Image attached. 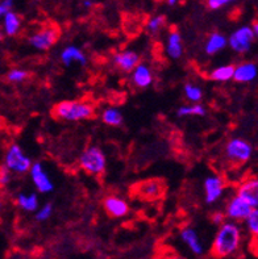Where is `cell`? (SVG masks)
Wrapping results in <instances>:
<instances>
[{"label":"cell","mask_w":258,"mask_h":259,"mask_svg":"<svg viewBox=\"0 0 258 259\" xmlns=\"http://www.w3.org/2000/svg\"><path fill=\"white\" fill-rule=\"evenodd\" d=\"M244 240L242 229L235 221H224L219 225L211 245V255L216 259H224L235 255L240 250Z\"/></svg>","instance_id":"obj_1"},{"label":"cell","mask_w":258,"mask_h":259,"mask_svg":"<svg viewBox=\"0 0 258 259\" xmlns=\"http://www.w3.org/2000/svg\"><path fill=\"white\" fill-rule=\"evenodd\" d=\"M52 115L62 121H83L95 116V105L87 100H65L57 103L52 109Z\"/></svg>","instance_id":"obj_2"},{"label":"cell","mask_w":258,"mask_h":259,"mask_svg":"<svg viewBox=\"0 0 258 259\" xmlns=\"http://www.w3.org/2000/svg\"><path fill=\"white\" fill-rule=\"evenodd\" d=\"M79 166L86 174L99 177L107 168V158L98 146H88L79 157Z\"/></svg>","instance_id":"obj_3"},{"label":"cell","mask_w":258,"mask_h":259,"mask_svg":"<svg viewBox=\"0 0 258 259\" xmlns=\"http://www.w3.org/2000/svg\"><path fill=\"white\" fill-rule=\"evenodd\" d=\"M224 154L227 159L235 166L248 163L253 157V145L245 138L235 137L231 138L226 145Z\"/></svg>","instance_id":"obj_4"},{"label":"cell","mask_w":258,"mask_h":259,"mask_svg":"<svg viewBox=\"0 0 258 259\" xmlns=\"http://www.w3.org/2000/svg\"><path fill=\"white\" fill-rule=\"evenodd\" d=\"M12 174L24 175L29 172L32 159L24 153L23 148L17 144H11L4 154V164Z\"/></svg>","instance_id":"obj_5"},{"label":"cell","mask_w":258,"mask_h":259,"mask_svg":"<svg viewBox=\"0 0 258 259\" xmlns=\"http://www.w3.org/2000/svg\"><path fill=\"white\" fill-rule=\"evenodd\" d=\"M255 38L257 36L253 32L252 26L244 25L232 32V34L227 38V45L237 54H246L252 49Z\"/></svg>","instance_id":"obj_6"},{"label":"cell","mask_w":258,"mask_h":259,"mask_svg":"<svg viewBox=\"0 0 258 259\" xmlns=\"http://www.w3.org/2000/svg\"><path fill=\"white\" fill-rule=\"evenodd\" d=\"M166 191V184L164 181L158 178H152V179H145L140 182L136 186H133V195L136 197H140L142 200H158L165 195Z\"/></svg>","instance_id":"obj_7"},{"label":"cell","mask_w":258,"mask_h":259,"mask_svg":"<svg viewBox=\"0 0 258 259\" xmlns=\"http://www.w3.org/2000/svg\"><path fill=\"white\" fill-rule=\"evenodd\" d=\"M59 34L61 33L56 25H46L30 34L28 41L29 45L39 52H46L58 42Z\"/></svg>","instance_id":"obj_8"},{"label":"cell","mask_w":258,"mask_h":259,"mask_svg":"<svg viewBox=\"0 0 258 259\" xmlns=\"http://www.w3.org/2000/svg\"><path fill=\"white\" fill-rule=\"evenodd\" d=\"M253 209H254V208H253L248 201H245L242 197L236 195V196L231 197L228 200V203H227L224 214H226V217L229 221L242 223Z\"/></svg>","instance_id":"obj_9"},{"label":"cell","mask_w":258,"mask_h":259,"mask_svg":"<svg viewBox=\"0 0 258 259\" xmlns=\"http://www.w3.org/2000/svg\"><path fill=\"white\" fill-rule=\"evenodd\" d=\"M204 188V200L207 204H213L222 199L226 191V181L220 175H209L204 179L203 183Z\"/></svg>","instance_id":"obj_10"},{"label":"cell","mask_w":258,"mask_h":259,"mask_svg":"<svg viewBox=\"0 0 258 259\" xmlns=\"http://www.w3.org/2000/svg\"><path fill=\"white\" fill-rule=\"evenodd\" d=\"M29 174L33 184H34V187L37 188L39 192H41V194H50L54 190V183H53L52 178L49 177L43 163H40V162L32 163L29 168Z\"/></svg>","instance_id":"obj_11"},{"label":"cell","mask_w":258,"mask_h":259,"mask_svg":"<svg viewBox=\"0 0 258 259\" xmlns=\"http://www.w3.org/2000/svg\"><path fill=\"white\" fill-rule=\"evenodd\" d=\"M103 208L108 216L114 219H123V217L129 214V204L127 203L125 199L118 196V195H108L103 200Z\"/></svg>","instance_id":"obj_12"},{"label":"cell","mask_w":258,"mask_h":259,"mask_svg":"<svg viewBox=\"0 0 258 259\" xmlns=\"http://www.w3.org/2000/svg\"><path fill=\"white\" fill-rule=\"evenodd\" d=\"M112 61H114V66L119 71L129 74L141 62V57L137 52L127 49L116 53Z\"/></svg>","instance_id":"obj_13"},{"label":"cell","mask_w":258,"mask_h":259,"mask_svg":"<svg viewBox=\"0 0 258 259\" xmlns=\"http://www.w3.org/2000/svg\"><path fill=\"white\" fill-rule=\"evenodd\" d=\"M131 80L137 89H148L151 87L154 80L153 71H152L151 66L146 63L140 62L131 72Z\"/></svg>","instance_id":"obj_14"},{"label":"cell","mask_w":258,"mask_h":259,"mask_svg":"<svg viewBox=\"0 0 258 259\" xmlns=\"http://www.w3.org/2000/svg\"><path fill=\"white\" fill-rule=\"evenodd\" d=\"M257 63L252 62V61H246V62H241L235 66L232 79L237 83H252L257 79Z\"/></svg>","instance_id":"obj_15"},{"label":"cell","mask_w":258,"mask_h":259,"mask_svg":"<svg viewBox=\"0 0 258 259\" xmlns=\"http://www.w3.org/2000/svg\"><path fill=\"white\" fill-rule=\"evenodd\" d=\"M237 196L242 197L244 200L248 201L253 208H257L258 205V179L257 178H249L245 179L237 187Z\"/></svg>","instance_id":"obj_16"},{"label":"cell","mask_w":258,"mask_h":259,"mask_svg":"<svg viewBox=\"0 0 258 259\" xmlns=\"http://www.w3.org/2000/svg\"><path fill=\"white\" fill-rule=\"evenodd\" d=\"M180 240L190 249V251L195 255H202L204 253V246L199 238V234L194 228L186 227L180 230Z\"/></svg>","instance_id":"obj_17"},{"label":"cell","mask_w":258,"mask_h":259,"mask_svg":"<svg viewBox=\"0 0 258 259\" xmlns=\"http://www.w3.org/2000/svg\"><path fill=\"white\" fill-rule=\"evenodd\" d=\"M61 61L66 67H70L74 63H78L81 66L87 65V57L82 50L74 45L66 46L65 49L61 52Z\"/></svg>","instance_id":"obj_18"},{"label":"cell","mask_w":258,"mask_h":259,"mask_svg":"<svg viewBox=\"0 0 258 259\" xmlns=\"http://www.w3.org/2000/svg\"><path fill=\"white\" fill-rule=\"evenodd\" d=\"M227 37L220 32H213L208 36L204 45V52L208 56H215L227 48Z\"/></svg>","instance_id":"obj_19"},{"label":"cell","mask_w":258,"mask_h":259,"mask_svg":"<svg viewBox=\"0 0 258 259\" xmlns=\"http://www.w3.org/2000/svg\"><path fill=\"white\" fill-rule=\"evenodd\" d=\"M166 54L171 59H179L183 56L182 36L179 32L173 30L169 33L166 42Z\"/></svg>","instance_id":"obj_20"},{"label":"cell","mask_w":258,"mask_h":259,"mask_svg":"<svg viewBox=\"0 0 258 259\" xmlns=\"http://www.w3.org/2000/svg\"><path fill=\"white\" fill-rule=\"evenodd\" d=\"M3 30L6 36H16L17 33L21 29V24H23V20L20 17L19 13L13 12L12 10L10 12H7L3 17Z\"/></svg>","instance_id":"obj_21"},{"label":"cell","mask_w":258,"mask_h":259,"mask_svg":"<svg viewBox=\"0 0 258 259\" xmlns=\"http://www.w3.org/2000/svg\"><path fill=\"white\" fill-rule=\"evenodd\" d=\"M16 204L19 208H21L25 212H36L39 208V196L37 194L32 192V194H19L16 196Z\"/></svg>","instance_id":"obj_22"},{"label":"cell","mask_w":258,"mask_h":259,"mask_svg":"<svg viewBox=\"0 0 258 259\" xmlns=\"http://www.w3.org/2000/svg\"><path fill=\"white\" fill-rule=\"evenodd\" d=\"M233 70H235V65L219 66V67H216V69L209 72V79L219 83L229 82L233 78Z\"/></svg>","instance_id":"obj_23"},{"label":"cell","mask_w":258,"mask_h":259,"mask_svg":"<svg viewBox=\"0 0 258 259\" xmlns=\"http://www.w3.org/2000/svg\"><path fill=\"white\" fill-rule=\"evenodd\" d=\"M101 121L108 126H120L124 121L123 113L118 108H105L100 115Z\"/></svg>","instance_id":"obj_24"},{"label":"cell","mask_w":258,"mask_h":259,"mask_svg":"<svg viewBox=\"0 0 258 259\" xmlns=\"http://www.w3.org/2000/svg\"><path fill=\"white\" fill-rule=\"evenodd\" d=\"M178 117H189V116H204L206 107L199 103H191L190 105H182L176 112Z\"/></svg>","instance_id":"obj_25"},{"label":"cell","mask_w":258,"mask_h":259,"mask_svg":"<svg viewBox=\"0 0 258 259\" xmlns=\"http://www.w3.org/2000/svg\"><path fill=\"white\" fill-rule=\"evenodd\" d=\"M165 24H166V17L164 15H156V16H152L148 20L145 28H146L148 33H151L152 36H156L157 33L162 30Z\"/></svg>","instance_id":"obj_26"},{"label":"cell","mask_w":258,"mask_h":259,"mask_svg":"<svg viewBox=\"0 0 258 259\" xmlns=\"http://www.w3.org/2000/svg\"><path fill=\"white\" fill-rule=\"evenodd\" d=\"M185 96L190 103H199L203 99V91L199 85L194 84V83H186L185 84Z\"/></svg>","instance_id":"obj_27"},{"label":"cell","mask_w":258,"mask_h":259,"mask_svg":"<svg viewBox=\"0 0 258 259\" xmlns=\"http://www.w3.org/2000/svg\"><path fill=\"white\" fill-rule=\"evenodd\" d=\"M245 224H246V229H248L249 234L252 237H257L258 234V210L257 208H254V209L249 213V216L246 217L245 220Z\"/></svg>","instance_id":"obj_28"},{"label":"cell","mask_w":258,"mask_h":259,"mask_svg":"<svg viewBox=\"0 0 258 259\" xmlns=\"http://www.w3.org/2000/svg\"><path fill=\"white\" fill-rule=\"evenodd\" d=\"M28 71L23 69H12L10 72H8V75H7V79L10 80L11 83H23L24 80L28 79Z\"/></svg>","instance_id":"obj_29"},{"label":"cell","mask_w":258,"mask_h":259,"mask_svg":"<svg viewBox=\"0 0 258 259\" xmlns=\"http://www.w3.org/2000/svg\"><path fill=\"white\" fill-rule=\"evenodd\" d=\"M53 214V204L46 203L43 207H39L36 210V220L43 223V221L49 220Z\"/></svg>","instance_id":"obj_30"},{"label":"cell","mask_w":258,"mask_h":259,"mask_svg":"<svg viewBox=\"0 0 258 259\" xmlns=\"http://www.w3.org/2000/svg\"><path fill=\"white\" fill-rule=\"evenodd\" d=\"M12 181V172L6 166L0 167V187H7Z\"/></svg>","instance_id":"obj_31"},{"label":"cell","mask_w":258,"mask_h":259,"mask_svg":"<svg viewBox=\"0 0 258 259\" xmlns=\"http://www.w3.org/2000/svg\"><path fill=\"white\" fill-rule=\"evenodd\" d=\"M233 0H207V6L209 10L219 11L224 7H228L229 4H232Z\"/></svg>","instance_id":"obj_32"},{"label":"cell","mask_w":258,"mask_h":259,"mask_svg":"<svg viewBox=\"0 0 258 259\" xmlns=\"http://www.w3.org/2000/svg\"><path fill=\"white\" fill-rule=\"evenodd\" d=\"M12 7L13 0H0V23H2L4 15L12 10Z\"/></svg>","instance_id":"obj_33"},{"label":"cell","mask_w":258,"mask_h":259,"mask_svg":"<svg viewBox=\"0 0 258 259\" xmlns=\"http://www.w3.org/2000/svg\"><path fill=\"white\" fill-rule=\"evenodd\" d=\"M211 220H212V223L215 224V225H220V224H223L224 221L227 220L226 214H224V212H215V213L212 214V217H211Z\"/></svg>","instance_id":"obj_34"},{"label":"cell","mask_w":258,"mask_h":259,"mask_svg":"<svg viewBox=\"0 0 258 259\" xmlns=\"http://www.w3.org/2000/svg\"><path fill=\"white\" fill-rule=\"evenodd\" d=\"M166 3L169 4V6L174 7V6H176V4L179 3V0H166Z\"/></svg>","instance_id":"obj_35"},{"label":"cell","mask_w":258,"mask_h":259,"mask_svg":"<svg viewBox=\"0 0 258 259\" xmlns=\"http://www.w3.org/2000/svg\"><path fill=\"white\" fill-rule=\"evenodd\" d=\"M166 259H186V258H183L182 255H176V254H173V255L167 256Z\"/></svg>","instance_id":"obj_36"},{"label":"cell","mask_w":258,"mask_h":259,"mask_svg":"<svg viewBox=\"0 0 258 259\" xmlns=\"http://www.w3.org/2000/svg\"><path fill=\"white\" fill-rule=\"evenodd\" d=\"M252 29H253V32H254L255 36H257V34H258V24H257V23L253 24V25H252Z\"/></svg>","instance_id":"obj_37"},{"label":"cell","mask_w":258,"mask_h":259,"mask_svg":"<svg viewBox=\"0 0 258 259\" xmlns=\"http://www.w3.org/2000/svg\"><path fill=\"white\" fill-rule=\"evenodd\" d=\"M2 126H3V118L0 117V129H2Z\"/></svg>","instance_id":"obj_38"},{"label":"cell","mask_w":258,"mask_h":259,"mask_svg":"<svg viewBox=\"0 0 258 259\" xmlns=\"http://www.w3.org/2000/svg\"><path fill=\"white\" fill-rule=\"evenodd\" d=\"M2 205H3V200H2V197H0V208H2Z\"/></svg>","instance_id":"obj_39"},{"label":"cell","mask_w":258,"mask_h":259,"mask_svg":"<svg viewBox=\"0 0 258 259\" xmlns=\"http://www.w3.org/2000/svg\"><path fill=\"white\" fill-rule=\"evenodd\" d=\"M2 38H3V36H2V33H0V41H2Z\"/></svg>","instance_id":"obj_40"},{"label":"cell","mask_w":258,"mask_h":259,"mask_svg":"<svg viewBox=\"0 0 258 259\" xmlns=\"http://www.w3.org/2000/svg\"><path fill=\"white\" fill-rule=\"evenodd\" d=\"M83 2H85V0H83Z\"/></svg>","instance_id":"obj_41"}]
</instances>
